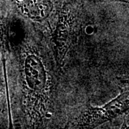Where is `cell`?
<instances>
[{
	"mask_svg": "<svg viewBox=\"0 0 129 129\" xmlns=\"http://www.w3.org/2000/svg\"><path fill=\"white\" fill-rule=\"evenodd\" d=\"M129 109V92H123L104 106L90 107L76 120L78 127H96L113 120Z\"/></svg>",
	"mask_w": 129,
	"mask_h": 129,
	"instance_id": "cell-1",
	"label": "cell"
},
{
	"mask_svg": "<svg viewBox=\"0 0 129 129\" xmlns=\"http://www.w3.org/2000/svg\"><path fill=\"white\" fill-rule=\"evenodd\" d=\"M27 88L32 95H42L49 87V75L42 59L34 52H27L22 63Z\"/></svg>",
	"mask_w": 129,
	"mask_h": 129,
	"instance_id": "cell-2",
	"label": "cell"
},
{
	"mask_svg": "<svg viewBox=\"0 0 129 129\" xmlns=\"http://www.w3.org/2000/svg\"><path fill=\"white\" fill-rule=\"evenodd\" d=\"M21 11L26 17L35 21L41 22L50 14L52 7L50 2L32 0L24 2L20 6Z\"/></svg>",
	"mask_w": 129,
	"mask_h": 129,
	"instance_id": "cell-3",
	"label": "cell"
}]
</instances>
